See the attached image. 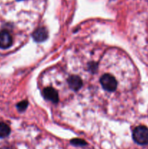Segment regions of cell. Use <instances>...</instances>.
<instances>
[{"instance_id":"ba28073f","label":"cell","mask_w":148,"mask_h":149,"mask_svg":"<svg viewBox=\"0 0 148 149\" xmlns=\"http://www.w3.org/2000/svg\"><path fill=\"white\" fill-rule=\"evenodd\" d=\"M71 143L72 145L75 146H84L87 145L86 141H84L82 139H79V138H75V139L71 140Z\"/></svg>"},{"instance_id":"8fae6325","label":"cell","mask_w":148,"mask_h":149,"mask_svg":"<svg viewBox=\"0 0 148 149\" xmlns=\"http://www.w3.org/2000/svg\"><path fill=\"white\" fill-rule=\"evenodd\" d=\"M17 1H23V0H17Z\"/></svg>"},{"instance_id":"3957f363","label":"cell","mask_w":148,"mask_h":149,"mask_svg":"<svg viewBox=\"0 0 148 149\" xmlns=\"http://www.w3.org/2000/svg\"><path fill=\"white\" fill-rule=\"evenodd\" d=\"M12 44V38L7 31L0 32V48L7 49Z\"/></svg>"},{"instance_id":"8992f818","label":"cell","mask_w":148,"mask_h":149,"mask_svg":"<svg viewBox=\"0 0 148 149\" xmlns=\"http://www.w3.org/2000/svg\"><path fill=\"white\" fill-rule=\"evenodd\" d=\"M68 83L69 84V87L72 89L73 90H79L83 85V81L78 76H71L68 79Z\"/></svg>"},{"instance_id":"277c9868","label":"cell","mask_w":148,"mask_h":149,"mask_svg":"<svg viewBox=\"0 0 148 149\" xmlns=\"http://www.w3.org/2000/svg\"><path fill=\"white\" fill-rule=\"evenodd\" d=\"M43 96L45 99L52 101V103H57L59 100V97H58V93L56 90L52 87H46L42 92Z\"/></svg>"},{"instance_id":"9c48e42d","label":"cell","mask_w":148,"mask_h":149,"mask_svg":"<svg viewBox=\"0 0 148 149\" xmlns=\"http://www.w3.org/2000/svg\"><path fill=\"white\" fill-rule=\"evenodd\" d=\"M28 106V103L26 100H23V101L20 102L17 104V109L19 111H24L26 109V108Z\"/></svg>"},{"instance_id":"7a4b0ae2","label":"cell","mask_w":148,"mask_h":149,"mask_svg":"<svg viewBox=\"0 0 148 149\" xmlns=\"http://www.w3.org/2000/svg\"><path fill=\"white\" fill-rule=\"evenodd\" d=\"M100 84L104 90L108 92H114L117 88V81L111 74H105L100 78Z\"/></svg>"},{"instance_id":"30bf717a","label":"cell","mask_w":148,"mask_h":149,"mask_svg":"<svg viewBox=\"0 0 148 149\" xmlns=\"http://www.w3.org/2000/svg\"><path fill=\"white\" fill-rule=\"evenodd\" d=\"M0 149H13V148H12L11 147H7V146H5V147H2V148H1Z\"/></svg>"},{"instance_id":"52a82bcc","label":"cell","mask_w":148,"mask_h":149,"mask_svg":"<svg viewBox=\"0 0 148 149\" xmlns=\"http://www.w3.org/2000/svg\"><path fill=\"white\" fill-rule=\"evenodd\" d=\"M10 133V127L5 123L0 122V138H4L8 136Z\"/></svg>"},{"instance_id":"6da1fadb","label":"cell","mask_w":148,"mask_h":149,"mask_svg":"<svg viewBox=\"0 0 148 149\" xmlns=\"http://www.w3.org/2000/svg\"><path fill=\"white\" fill-rule=\"evenodd\" d=\"M133 139L139 145L148 144V128L145 126H139L133 131Z\"/></svg>"},{"instance_id":"5b68a950","label":"cell","mask_w":148,"mask_h":149,"mask_svg":"<svg viewBox=\"0 0 148 149\" xmlns=\"http://www.w3.org/2000/svg\"><path fill=\"white\" fill-rule=\"evenodd\" d=\"M48 37V31L45 28L41 27L36 29L33 33V38L36 42H41L46 40Z\"/></svg>"}]
</instances>
